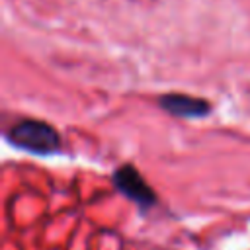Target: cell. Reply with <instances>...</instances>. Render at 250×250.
Here are the masks:
<instances>
[{
	"label": "cell",
	"mask_w": 250,
	"mask_h": 250,
	"mask_svg": "<svg viewBox=\"0 0 250 250\" xmlns=\"http://www.w3.org/2000/svg\"><path fill=\"white\" fill-rule=\"evenodd\" d=\"M6 139L14 146L33 152V154H53L61 146V139L55 127H51L45 121H37V119L18 121L16 125L8 129Z\"/></svg>",
	"instance_id": "obj_1"
},
{
	"label": "cell",
	"mask_w": 250,
	"mask_h": 250,
	"mask_svg": "<svg viewBox=\"0 0 250 250\" xmlns=\"http://www.w3.org/2000/svg\"><path fill=\"white\" fill-rule=\"evenodd\" d=\"M158 105L164 111H168L176 117H184V119L205 117L211 111V105L207 100L193 98L188 94H164L158 98Z\"/></svg>",
	"instance_id": "obj_3"
},
{
	"label": "cell",
	"mask_w": 250,
	"mask_h": 250,
	"mask_svg": "<svg viewBox=\"0 0 250 250\" xmlns=\"http://www.w3.org/2000/svg\"><path fill=\"white\" fill-rule=\"evenodd\" d=\"M113 184L125 197H129L143 209L154 205V201H156L152 188L145 182V178L131 164H123L121 168H117L113 172Z\"/></svg>",
	"instance_id": "obj_2"
}]
</instances>
